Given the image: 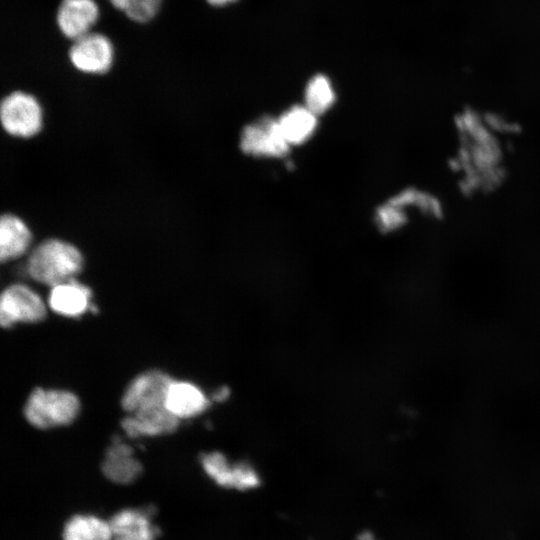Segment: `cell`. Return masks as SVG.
<instances>
[{
  "instance_id": "cell-7",
  "label": "cell",
  "mask_w": 540,
  "mask_h": 540,
  "mask_svg": "<svg viewBox=\"0 0 540 540\" xmlns=\"http://www.w3.org/2000/svg\"><path fill=\"white\" fill-rule=\"evenodd\" d=\"M289 146L278 120L267 116L247 125L240 136L242 151L254 156L282 157L288 153Z\"/></svg>"
},
{
  "instance_id": "cell-13",
  "label": "cell",
  "mask_w": 540,
  "mask_h": 540,
  "mask_svg": "<svg viewBox=\"0 0 540 540\" xmlns=\"http://www.w3.org/2000/svg\"><path fill=\"white\" fill-rule=\"evenodd\" d=\"M104 476L118 484H130L142 473V465L126 443L115 440L105 452L101 465Z\"/></svg>"
},
{
  "instance_id": "cell-17",
  "label": "cell",
  "mask_w": 540,
  "mask_h": 540,
  "mask_svg": "<svg viewBox=\"0 0 540 540\" xmlns=\"http://www.w3.org/2000/svg\"><path fill=\"white\" fill-rule=\"evenodd\" d=\"M63 540H112L109 522L92 515H74L64 525Z\"/></svg>"
},
{
  "instance_id": "cell-2",
  "label": "cell",
  "mask_w": 540,
  "mask_h": 540,
  "mask_svg": "<svg viewBox=\"0 0 540 540\" xmlns=\"http://www.w3.org/2000/svg\"><path fill=\"white\" fill-rule=\"evenodd\" d=\"M76 394L63 389H34L25 405L26 420L38 429H50L71 424L80 412Z\"/></svg>"
},
{
  "instance_id": "cell-16",
  "label": "cell",
  "mask_w": 540,
  "mask_h": 540,
  "mask_svg": "<svg viewBox=\"0 0 540 540\" xmlns=\"http://www.w3.org/2000/svg\"><path fill=\"white\" fill-rule=\"evenodd\" d=\"M277 120L289 145L305 142L312 136L317 127V115L305 105L289 108Z\"/></svg>"
},
{
  "instance_id": "cell-20",
  "label": "cell",
  "mask_w": 540,
  "mask_h": 540,
  "mask_svg": "<svg viewBox=\"0 0 540 540\" xmlns=\"http://www.w3.org/2000/svg\"><path fill=\"white\" fill-rule=\"evenodd\" d=\"M404 220L400 206L393 203L379 208L376 214V222L382 230H390L397 227Z\"/></svg>"
},
{
  "instance_id": "cell-18",
  "label": "cell",
  "mask_w": 540,
  "mask_h": 540,
  "mask_svg": "<svg viewBox=\"0 0 540 540\" xmlns=\"http://www.w3.org/2000/svg\"><path fill=\"white\" fill-rule=\"evenodd\" d=\"M336 95L328 77L322 74L313 76L304 92L305 106L317 116L325 113L335 102Z\"/></svg>"
},
{
  "instance_id": "cell-4",
  "label": "cell",
  "mask_w": 540,
  "mask_h": 540,
  "mask_svg": "<svg viewBox=\"0 0 540 540\" xmlns=\"http://www.w3.org/2000/svg\"><path fill=\"white\" fill-rule=\"evenodd\" d=\"M67 57L79 72L100 75L108 72L114 61V47L104 34L90 31L72 41Z\"/></svg>"
},
{
  "instance_id": "cell-22",
  "label": "cell",
  "mask_w": 540,
  "mask_h": 540,
  "mask_svg": "<svg viewBox=\"0 0 540 540\" xmlns=\"http://www.w3.org/2000/svg\"><path fill=\"white\" fill-rule=\"evenodd\" d=\"M237 0H206V2L214 7H222L234 3Z\"/></svg>"
},
{
  "instance_id": "cell-9",
  "label": "cell",
  "mask_w": 540,
  "mask_h": 540,
  "mask_svg": "<svg viewBox=\"0 0 540 540\" xmlns=\"http://www.w3.org/2000/svg\"><path fill=\"white\" fill-rule=\"evenodd\" d=\"M98 17L99 7L95 0H61L55 22L59 32L73 41L89 33Z\"/></svg>"
},
{
  "instance_id": "cell-8",
  "label": "cell",
  "mask_w": 540,
  "mask_h": 540,
  "mask_svg": "<svg viewBox=\"0 0 540 540\" xmlns=\"http://www.w3.org/2000/svg\"><path fill=\"white\" fill-rule=\"evenodd\" d=\"M205 473L217 485L245 491L254 489L260 484L256 470L247 463H230L220 452H209L200 458Z\"/></svg>"
},
{
  "instance_id": "cell-12",
  "label": "cell",
  "mask_w": 540,
  "mask_h": 540,
  "mask_svg": "<svg viewBox=\"0 0 540 540\" xmlns=\"http://www.w3.org/2000/svg\"><path fill=\"white\" fill-rule=\"evenodd\" d=\"M151 510L124 509L108 521L112 540H155L159 530L150 520Z\"/></svg>"
},
{
  "instance_id": "cell-19",
  "label": "cell",
  "mask_w": 540,
  "mask_h": 540,
  "mask_svg": "<svg viewBox=\"0 0 540 540\" xmlns=\"http://www.w3.org/2000/svg\"><path fill=\"white\" fill-rule=\"evenodd\" d=\"M117 10L136 23H147L158 13L162 0H108Z\"/></svg>"
},
{
  "instance_id": "cell-6",
  "label": "cell",
  "mask_w": 540,
  "mask_h": 540,
  "mask_svg": "<svg viewBox=\"0 0 540 540\" xmlns=\"http://www.w3.org/2000/svg\"><path fill=\"white\" fill-rule=\"evenodd\" d=\"M173 379L160 370H149L137 375L127 386L121 406L128 414L165 406L167 390Z\"/></svg>"
},
{
  "instance_id": "cell-10",
  "label": "cell",
  "mask_w": 540,
  "mask_h": 540,
  "mask_svg": "<svg viewBox=\"0 0 540 540\" xmlns=\"http://www.w3.org/2000/svg\"><path fill=\"white\" fill-rule=\"evenodd\" d=\"M179 424L180 419L166 406L140 410L128 414L121 421L122 429L131 438L168 435L175 432Z\"/></svg>"
},
{
  "instance_id": "cell-1",
  "label": "cell",
  "mask_w": 540,
  "mask_h": 540,
  "mask_svg": "<svg viewBox=\"0 0 540 540\" xmlns=\"http://www.w3.org/2000/svg\"><path fill=\"white\" fill-rule=\"evenodd\" d=\"M83 257L72 244L48 239L39 244L30 254L27 271L35 281L54 286L73 279L82 269Z\"/></svg>"
},
{
  "instance_id": "cell-14",
  "label": "cell",
  "mask_w": 540,
  "mask_h": 540,
  "mask_svg": "<svg viewBox=\"0 0 540 540\" xmlns=\"http://www.w3.org/2000/svg\"><path fill=\"white\" fill-rule=\"evenodd\" d=\"M165 406L181 420L203 413L209 406V400L197 385L173 379L167 390Z\"/></svg>"
},
{
  "instance_id": "cell-11",
  "label": "cell",
  "mask_w": 540,
  "mask_h": 540,
  "mask_svg": "<svg viewBox=\"0 0 540 540\" xmlns=\"http://www.w3.org/2000/svg\"><path fill=\"white\" fill-rule=\"evenodd\" d=\"M91 298L90 288L73 278L51 287L48 304L55 313L75 318L92 309Z\"/></svg>"
},
{
  "instance_id": "cell-15",
  "label": "cell",
  "mask_w": 540,
  "mask_h": 540,
  "mask_svg": "<svg viewBox=\"0 0 540 540\" xmlns=\"http://www.w3.org/2000/svg\"><path fill=\"white\" fill-rule=\"evenodd\" d=\"M31 231L18 216L4 214L0 221V259L2 262L16 259L29 248Z\"/></svg>"
},
{
  "instance_id": "cell-5",
  "label": "cell",
  "mask_w": 540,
  "mask_h": 540,
  "mask_svg": "<svg viewBox=\"0 0 540 540\" xmlns=\"http://www.w3.org/2000/svg\"><path fill=\"white\" fill-rule=\"evenodd\" d=\"M46 312L39 294L24 284L10 285L1 294L0 323L4 328L40 322L45 319Z\"/></svg>"
},
{
  "instance_id": "cell-21",
  "label": "cell",
  "mask_w": 540,
  "mask_h": 540,
  "mask_svg": "<svg viewBox=\"0 0 540 540\" xmlns=\"http://www.w3.org/2000/svg\"><path fill=\"white\" fill-rule=\"evenodd\" d=\"M229 395V391L227 388L225 387H222L220 389H218L214 395H213V399L214 400H217V401H222V400H225L227 398V396Z\"/></svg>"
},
{
  "instance_id": "cell-3",
  "label": "cell",
  "mask_w": 540,
  "mask_h": 540,
  "mask_svg": "<svg viewBox=\"0 0 540 540\" xmlns=\"http://www.w3.org/2000/svg\"><path fill=\"white\" fill-rule=\"evenodd\" d=\"M0 118L7 133L18 137H32L42 128L43 114L38 100L24 91L6 95L0 105Z\"/></svg>"
},
{
  "instance_id": "cell-23",
  "label": "cell",
  "mask_w": 540,
  "mask_h": 540,
  "mask_svg": "<svg viewBox=\"0 0 540 540\" xmlns=\"http://www.w3.org/2000/svg\"><path fill=\"white\" fill-rule=\"evenodd\" d=\"M357 540H377L373 535L369 533L361 534Z\"/></svg>"
}]
</instances>
